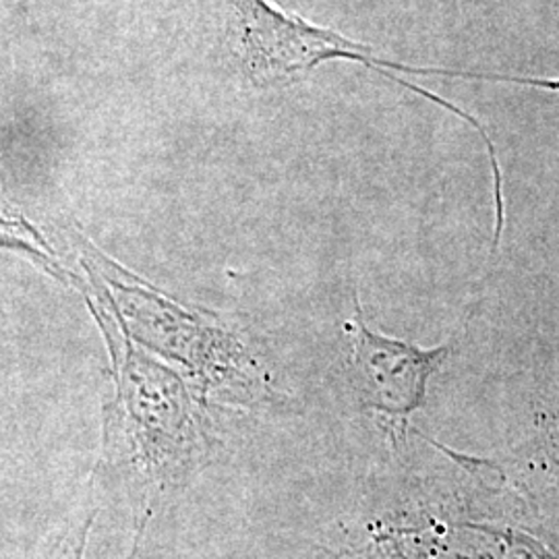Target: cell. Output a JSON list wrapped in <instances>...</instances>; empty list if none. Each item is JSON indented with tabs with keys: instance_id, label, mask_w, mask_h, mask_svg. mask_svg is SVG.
<instances>
[{
	"instance_id": "obj_5",
	"label": "cell",
	"mask_w": 559,
	"mask_h": 559,
	"mask_svg": "<svg viewBox=\"0 0 559 559\" xmlns=\"http://www.w3.org/2000/svg\"><path fill=\"white\" fill-rule=\"evenodd\" d=\"M83 558V547L81 549H78V554H75V558L73 559H81Z\"/></svg>"
},
{
	"instance_id": "obj_3",
	"label": "cell",
	"mask_w": 559,
	"mask_h": 559,
	"mask_svg": "<svg viewBox=\"0 0 559 559\" xmlns=\"http://www.w3.org/2000/svg\"><path fill=\"white\" fill-rule=\"evenodd\" d=\"M353 338V369L360 399L388 417H408L427 396V381L440 369L450 346L423 350L402 340L376 334L360 313L346 323Z\"/></svg>"
},
{
	"instance_id": "obj_1",
	"label": "cell",
	"mask_w": 559,
	"mask_h": 559,
	"mask_svg": "<svg viewBox=\"0 0 559 559\" xmlns=\"http://www.w3.org/2000/svg\"><path fill=\"white\" fill-rule=\"evenodd\" d=\"M228 11V29L235 44V52L240 62L242 73L251 83L260 87H270L278 83H290L309 69L320 67L325 60H357L360 64L381 73L392 83L404 85L406 90L423 96L425 100L433 102L441 108L450 110L468 124H473L480 133L487 145L493 177H496V203L498 210H503L501 198V173L496 147L489 140L487 131L468 112H464L452 102L443 100L438 94L415 85L411 81H402L390 73V69L402 71L408 75H441V78H462V80L508 81L522 83L545 90H559V80H528V78H512V75H496V73H479V71H460V69H427V67H408L402 62L376 59L371 50L357 41L346 40L332 29H321L309 21L295 17L270 0H224Z\"/></svg>"
},
{
	"instance_id": "obj_4",
	"label": "cell",
	"mask_w": 559,
	"mask_h": 559,
	"mask_svg": "<svg viewBox=\"0 0 559 559\" xmlns=\"http://www.w3.org/2000/svg\"><path fill=\"white\" fill-rule=\"evenodd\" d=\"M0 245H4V247H21V249L29 251L36 258H44L46 255V251H41L40 247L34 245V240H29L27 230H23L13 222L0 221Z\"/></svg>"
},
{
	"instance_id": "obj_2",
	"label": "cell",
	"mask_w": 559,
	"mask_h": 559,
	"mask_svg": "<svg viewBox=\"0 0 559 559\" xmlns=\"http://www.w3.org/2000/svg\"><path fill=\"white\" fill-rule=\"evenodd\" d=\"M102 328L112 350L120 404L124 406L129 436L145 468H164L168 460L180 459L189 440V411L179 381L141 357L119 334V321Z\"/></svg>"
}]
</instances>
